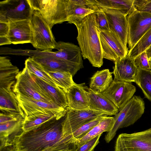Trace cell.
I'll list each match as a JSON object with an SVG mask.
<instances>
[{"instance_id":"1","label":"cell","mask_w":151,"mask_h":151,"mask_svg":"<svg viewBox=\"0 0 151 151\" xmlns=\"http://www.w3.org/2000/svg\"><path fill=\"white\" fill-rule=\"evenodd\" d=\"M65 116L49 120L37 128L16 136L13 145L19 151H48L65 144L62 141Z\"/></svg>"},{"instance_id":"2","label":"cell","mask_w":151,"mask_h":151,"mask_svg":"<svg viewBox=\"0 0 151 151\" xmlns=\"http://www.w3.org/2000/svg\"><path fill=\"white\" fill-rule=\"evenodd\" d=\"M68 22L74 24L77 28V39L83 58L87 59L93 66L101 67L104 57L96 13Z\"/></svg>"},{"instance_id":"3","label":"cell","mask_w":151,"mask_h":151,"mask_svg":"<svg viewBox=\"0 0 151 151\" xmlns=\"http://www.w3.org/2000/svg\"><path fill=\"white\" fill-rule=\"evenodd\" d=\"M145 109L143 99L140 96H133L113 117L114 125L105 136L106 142L109 143L113 139L119 129L134 124L142 116Z\"/></svg>"},{"instance_id":"4","label":"cell","mask_w":151,"mask_h":151,"mask_svg":"<svg viewBox=\"0 0 151 151\" xmlns=\"http://www.w3.org/2000/svg\"><path fill=\"white\" fill-rule=\"evenodd\" d=\"M32 30L31 43L37 50L51 51L56 42L52 28L37 11L33 10L30 19Z\"/></svg>"},{"instance_id":"5","label":"cell","mask_w":151,"mask_h":151,"mask_svg":"<svg viewBox=\"0 0 151 151\" xmlns=\"http://www.w3.org/2000/svg\"><path fill=\"white\" fill-rule=\"evenodd\" d=\"M33 10L38 11L52 28L68 20L69 0H28Z\"/></svg>"},{"instance_id":"6","label":"cell","mask_w":151,"mask_h":151,"mask_svg":"<svg viewBox=\"0 0 151 151\" xmlns=\"http://www.w3.org/2000/svg\"><path fill=\"white\" fill-rule=\"evenodd\" d=\"M62 123V140L84 124L101 116H108L105 113L90 109L76 110L67 108Z\"/></svg>"},{"instance_id":"7","label":"cell","mask_w":151,"mask_h":151,"mask_svg":"<svg viewBox=\"0 0 151 151\" xmlns=\"http://www.w3.org/2000/svg\"><path fill=\"white\" fill-rule=\"evenodd\" d=\"M114 151H151V127L139 132L120 134Z\"/></svg>"},{"instance_id":"8","label":"cell","mask_w":151,"mask_h":151,"mask_svg":"<svg viewBox=\"0 0 151 151\" xmlns=\"http://www.w3.org/2000/svg\"><path fill=\"white\" fill-rule=\"evenodd\" d=\"M12 89L15 93L46 103L55 104L25 67L19 72Z\"/></svg>"},{"instance_id":"9","label":"cell","mask_w":151,"mask_h":151,"mask_svg":"<svg viewBox=\"0 0 151 151\" xmlns=\"http://www.w3.org/2000/svg\"><path fill=\"white\" fill-rule=\"evenodd\" d=\"M33 10L28 0H6L0 2V22L30 20Z\"/></svg>"},{"instance_id":"10","label":"cell","mask_w":151,"mask_h":151,"mask_svg":"<svg viewBox=\"0 0 151 151\" xmlns=\"http://www.w3.org/2000/svg\"><path fill=\"white\" fill-rule=\"evenodd\" d=\"M127 19L128 44L130 50L151 27V14L136 9L127 16Z\"/></svg>"},{"instance_id":"11","label":"cell","mask_w":151,"mask_h":151,"mask_svg":"<svg viewBox=\"0 0 151 151\" xmlns=\"http://www.w3.org/2000/svg\"><path fill=\"white\" fill-rule=\"evenodd\" d=\"M19 102L20 113L24 119L27 116L39 114L53 113L61 117L65 116L67 110L56 104L35 100L16 93Z\"/></svg>"},{"instance_id":"12","label":"cell","mask_w":151,"mask_h":151,"mask_svg":"<svg viewBox=\"0 0 151 151\" xmlns=\"http://www.w3.org/2000/svg\"><path fill=\"white\" fill-rule=\"evenodd\" d=\"M99 37L104 58L114 62L127 56L128 47L113 32L100 31Z\"/></svg>"},{"instance_id":"13","label":"cell","mask_w":151,"mask_h":151,"mask_svg":"<svg viewBox=\"0 0 151 151\" xmlns=\"http://www.w3.org/2000/svg\"><path fill=\"white\" fill-rule=\"evenodd\" d=\"M136 88L131 83L114 79L102 93L120 110L133 96Z\"/></svg>"},{"instance_id":"14","label":"cell","mask_w":151,"mask_h":151,"mask_svg":"<svg viewBox=\"0 0 151 151\" xmlns=\"http://www.w3.org/2000/svg\"><path fill=\"white\" fill-rule=\"evenodd\" d=\"M36 52L32 58L40 65L47 72L66 71L70 72L74 76L78 70L83 67L78 64L45 54L43 51L37 50Z\"/></svg>"},{"instance_id":"15","label":"cell","mask_w":151,"mask_h":151,"mask_svg":"<svg viewBox=\"0 0 151 151\" xmlns=\"http://www.w3.org/2000/svg\"><path fill=\"white\" fill-rule=\"evenodd\" d=\"M105 13L110 30L120 39L127 47L128 44V25L127 16L119 11L114 9H99Z\"/></svg>"},{"instance_id":"16","label":"cell","mask_w":151,"mask_h":151,"mask_svg":"<svg viewBox=\"0 0 151 151\" xmlns=\"http://www.w3.org/2000/svg\"><path fill=\"white\" fill-rule=\"evenodd\" d=\"M88 88L85 83H75L65 92L68 109L82 110L89 108Z\"/></svg>"},{"instance_id":"17","label":"cell","mask_w":151,"mask_h":151,"mask_svg":"<svg viewBox=\"0 0 151 151\" xmlns=\"http://www.w3.org/2000/svg\"><path fill=\"white\" fill-rule=\"evenodd\" d=\"M113 74L114 79L132 83H135L138 73V68L136 66L134 58L127 55L114 62Z\"/></svg>"},{"instance_id":"18","label":"cell","mask_w":151,"mask_h":151,"mask_svg":"<svg viewBox=\"0 0 151 151\" xmlns=\"http://www.w3.org/2000/svg\"><path fill=\"white\" fill-rule=\"evenodd\" d=\"M55 52L47 51V55L83 66L81 52L79 47L74 44L60 41L56 42Z\"/></svg>"},{"instance_id":"19","label":"cell","mask_w":151,"mask_h":151,"mask_svg":"<svg viewBox=\"0 0 151 151\" xmlns=\"http://www.w3.org/2000/svg\"><path fill=\"white\" fill-rule=\"evenodd\" d=\"M9 23V30L7 37L12 43H31L32 30L30 20L11 22Z\"/></svg>"},{"instance_id":"20","label":"cell","mask_w":151,"mask_h":151,"mask_svg":"<svg viewBox=\"0 0 151 151\" xmlns=\"http://www.w3.org/2000/svg\"><path fill=\"white\" fill-rule=\"evenodd\" d=\"M24 119L22 116L17 120L0 124V150L13 145L16 136L23 131L22 128Z\"/></svg>"},{"instance_id":"21","label":"cell","mask_w":151,"mask_h":151,"mask_svg":"<svg viewBox=\"0 0 151 151\" xmlns=\"http://www.w3.org/2000/svg\"><path fill=\"white\" fill-rule=\"evenodd\" d=\"M90 9L95 11L99 9L118 10L127 16L136 10L134 0H89Z\"/></svg>"},{"instance_id":"22","label":"cell","mask_w":151,"mask_h":151,"mask_svg":"<svg viewBox=\"0 0 151 151\" xmlns=\"http://www.w3.org/2000/svg\"><path fill=\"white\" fill-rule=\"evenodd\" d=\"M19 72L18 68L13 65L9 58L0 56V88H12Z\"/></svg>"},{"instance_id":"23","label":"cell","mask_w":151,"mask_h":151,"mask_svg":"<svg viewBox=\"0 0 151 151\" xmlns=\"http://www.w3.org/2000/svg\"><path fill=\"white\" fill-rule=\"evenodd\" d=\"M90 98L89 108L91 109L101 111L108 116L115 115L119 111L116 106L102 93L95 91L88 88Z\"/></svg>"},{"instance_id":"24","label":"cell","mask_w":151,"mask_h":151,"mask_svg":"<svg viewBox=\"0 0 151 151\" xmlns=\"http://www.w3.org/2000/svg\"><path fill=\"white\" fill-rule=\"evenodd\" d=\"M31 74L35 82L55 104L61 107L67 108L68 107L67 98L66 93L62 89L54 87L34 75Z\"/></svg>"},{"instance_id":"25","label":"cell","mask_w":151,"mask_h":151,"mask_svg":"<svg viewBox=\"0 0 151 151\" xmlns=\"http://www.w3.org/2000/svg\"><path fill=\"white\" fill-rule=\"evenodd\" d=\"M114 124L113 117L104 116L97 124L81 138L74 141L71 145L78 147L85 143L104 132H108L112 128Z\"/></svg>"},{"instance_id":"26","label":"cell","mask_w":151,"mask_h":151,"mask_svg":"<svg viewBox=\"0 0 151 151\" xmlns=\"http://www.w3.org/2000/svg\"><path fill=\"white\" fill-rule=\"evenodd\" d=\"M0 113L20 114L19 102L12 88H0Z\"/></svg>"},{"instance_id":"27","label":"cell","mask_w":151,"mask_h":151,"mask_svg":"<svg viewBox=\"0 0 151 151\" xmlns=\"http://www.w3.org/2000/svg\"><path fill=\"white\" fill-rule=\"evenodd\" d=\"M112 74L109 69L97 71L91 78L89 88L99 93L104 92L113 80Z\"/></svg>"},{"instance_id":"28","label":"cell","mask_w":151,"mask_h":151,"mask_svg":"<svg viewBox=\"0 0 151 151\" xmlns=\"http://www.w3.org/2000/svg\"><path fill=\"white\" fill-rule=\"evenodd\" d=\"M62 118L53 113L30 115L24 119L22 129L24 132H28L37 128L44 123L55 118L59 119Z\"/></svg>"},{"instance_id":"29","label":"cell","mask_w":151,"mask_h":151,"mask_svg":"<svg viewBox=\"0 0 151 151\" xmlns=\"http://www.w3.org/2000/svg\"><path fill=\"white\" fill-rule=\"evenodd\" d=\"M24 64L25 68L30 73L54 87H59L41 65L32 57L27 58Z\"/></svg>"},{"instance_id":"30","label":"cell","mask_w":151,"mask_h":151,"mask_svg":"<svg viewBox=\"0 0 151 151\" xmlns=\"http://www.w3.org/2000/svg\"><path fill=\"white\" fill-rule=\"evenodd\" d=\"M104 116H99L82 126L66 137L63 140L64 143L71 145L76 140L81 138L87 134Z\"/></svg>"},{"instance_id":"31","label":"cell","mask_w":151,"mask_h":151,"mask_svg":"<svg viewBox=\"0 0 151 151\" xmlns=\"http://www.w3.org/2000/svg\"><path fill=\"white\" fill-rule=\"evenodd\" d=\"M57 86L65 93L76 83L73 81L72 74L66 71L47 72Z\"/></svg>"},{"instance_id":"32","label":"cell","mask_w":151,"mask_h":151,"mask_svg":"<svg viewBox=\"0 0 151 151\" xmlns=\"http://www.w3.org/2000/svg\"><path fill=\"white\" fill-rule=\"evenodd\" d=\"M138 68L135 83L142 89L145 97L151 101V70Z\"/></svg>"},{"instance_id":"33","label":"cell","mask_w":151,"mask_h":151,"mask_svg":"<svg viewBox=\"0 0 151 151\" xmlns=\"http://www.w3.org/2000/svg\"><path fill=\"white\" fill-rule=\"evenodd\" d=\"M151 45V27L147 31L135 45L128 51L127 55L134 58L144 52Z\"/></svg>"},{"instance_id":"34","label":"cell","mask_w":151,"mask_h":151,"mask_svg":"<svg viewBox=\"0 0 151 151\" xmlns=\"http://www.w3.org/2000/svg\"><path fill=\"white\" fill-rule=\"evenodd\" d=\"M91 9L75 5L68 1L67 7V22L83 18L95 12Z\"/></svg>"},{"instance_id":"35","label":"cell","mask_w":151,"mask_h":151,"mask_svg":"<svg viewBox=\"0 0 151 151\" xmlns=\"http://www.w3.org/2000/svg\"><path fill=\"white\" fill-rule=\"evenodd\" d=\"M134 60L135 64L138 68L145 70H151V67L145 51L136 56Z\"/></svg>"},{"instance_id":"36","label":"cell","mask_w":151,"mask_h":151,"mask_svg":"<svg viewBox=\"0 0 151 151\" xmlns=\"http://www.w3.org/2000/svg\"><path fill=\"white\" fill-rule=\"evenodd\" d=\"M98 28L100 31H109L110 29L109 23L104 12L101 10L95 12Z\"/></svg>"},{"instance_id":"37","label":"cell","mask_w":151,"mask_h":151,"mask_svg":"<svg viewBox=\"0 0 151 151\" xmlns=\"http://www.w3.org/2000/svg\"><path fill=\"white\" fill-rule=\"evenodd\" d=\"M101 134H100L85 143L80 147L77 148L74 151H93L99 143Z\"/></svg>"},{"instance_id":"38","label":"cell","mask_w":151,"mask_h":151,"mask_svg":"<svg viewBox=\"0 0 151 151\" xmlns=\"http://www.w3.org/2000/svg\"><path fill=\"white\" fill-rule=\"evenodd\" d=\"M136 10L151 14V0H134Z\"/></svg>"},{"instance_id":"39","label":"cell","mask_w":151,"mask_h":151,"mask_svg":"<svg viewBox=\"0 0 151 151\" xmlns=\"http://www.w3.org/2000/svg\"><path fill=\"white\" fill-rule=\"evenodd\" d=\"M22 116L20 114L0 113V124L17 120Z\"/></svg>"},{"instance_id":"40","label":"cell","mask_w":151,"mask_h":151,"mask_svg":"<svg viewBox=\"0 0 151 151\" xmlns=\"http://www.w3.org/2000/svg\"><path fill=\"white\" fill-rule=\"evenodd\" d=\"M9 23L0 22V37L7 36L9 30Z\"/></svg>"},{"instance_id":"41","label":"cell","mask_w":151,"mask_h":151,"mask_svg":"<svg viewBox=\"0 0 151 151\" xmlns=\"http://www.w3.org/2000/svg\"><path fill=\"white\" fill-rule=\"evenodd\" d=\"M70 145L64 144L58 147L52 149L48 151H68L71 148Z\"/></svg>"},{"instance_id":"42","label":"cell","mask_w":151,"mask_h":151,"mask_svg":"<svg viewBox=\"0 0 151 151\" xmlns=\"http://www.w3.org/2000/svg\"><path fill=\"white\" fill-rule=\"evenodd\" d=\"M12 44L7 36L0 37V45H2Z\"/></svg>"},{"instance_id":"43","label":"cell","mask_w":151,"mask_h":151,"mask_svg":"<svg viewBox=\"0 0 151 151\" xmlns=\"http://www.w3.org/2000/svg\"><path fill=\"white\" fill-rule=\"evenodd\" d=\"M0 151H19L17 150L15 147L13 145L7 147H6Z\"/></svg>"},{"instance_id":"44","label":"cell","mask_w":151,"mask_h":151,"mask_svg":"<svg viewBox=\"0 0 151 151\" xmlns=\"http://www.w3.org/2000/svg\"><path fill=\"white\" fill-rule=\"evenodd\" d=\"M145 51L149 60L151 59V45L145 50Z\"/></svg>"},{"instance_id":"45","label":"cell","mask_w":151,"mask_h":151,"mask_svg":"<svg viewBox=\"0 0 151 151\" xmlns=\"http://www.w3.org/2000/svg\"><path fill=\"white\" fill-rule=\"evenodd\" d=\"M149 63H150V66L151 67V59H149Z\"/></svg>"},{"instance_id":"46","label":"cell","mask_w":151,"mask_h":151,"mask_svg":"<svg viewBox=\"0 0 151 151\" xmlns=\"http://www.w3.org/2000/svg\"><path fill=\"white\" fill-rule=\"evenodd\" d=\"M68 151H74V150H73V149H70V150H69Z\"/></svg>"}]
</instances>
